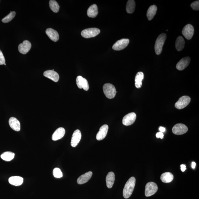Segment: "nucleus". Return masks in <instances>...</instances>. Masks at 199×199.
I'll return each mask as SVG.
<instances>
[{"label": "nucleus", "instance_id": "a878e982", "mask_svg": "<svg viewBox=\"0 0 199 199\" xmlns=\"http://www.w3.org/2000/svg\"><path fill=\"white\" fill-rule=\"evenodd\" d=\"M144 74L142 72H137L135 77V86L137 88H140L142 86V81L144 78Z\"/></svg>", "mask_w": 199, "mask_h": 199}, {"label": "nucleus", "instance_id": "6ab92c4d", "mask_svg": "<svg viewBox=\"0 0 199 199\" xmlns=\"http://www.w3.org/2000/svg\"><path fill=\"white\" fill-rule=\"evenodd\" d=\"M93 173L91 171L87 172L82 175L78 178L77 180V183L79 185H82V184L86 183L90 179L92 176Z\"/></svg>", "mask_w": 199, "mask_h": 199}, {"label": "nucleus", "instance_id": "f8f14e48", "mask_svg": "<svg viewBox=\"0 0 199 199\" xmlns=\"http://www.w3.org/2000/svg\"><path fill=\"white\" fill-rule=\"evenodd\" d=\"M31 47V44L30 42L28 40L23 41V43L19 45L18 46V51L20 53L26 54H27Z\"/></svg>", "mask_w": 199, "mask_h": 199}, {"label": "nucleus", "instance_id": "20e7f679", "mask_svg": "<svg viewBox=\"0 0 199 199\" xmlns=\"http://www.w3.org/2000/svg\"><path fill=\"white\" fill-rule=\"evenodd\" d=\"M100 32L99 29L92 28L84 30L81 32L82 36L84 38H89L98 36Z\"/></svg>", "mask_w": 199, "mask_h": 199}, {"label": "nucleus", "instance_id": "bb28decb", "mask_svg": "<svg viewBox=\"0 0 199 199\" xmlns=\"http://www.w3.org/2000/svg\"><path fill=\"white\" fill-rule=\"evenodd\" d=\"M185 41L183 37L178 36L176 42V48L177 51H180L183 49L185 47Z\"/></svg>", "mask_w": 199, "mask_h": 199}, {"label": "nucleus", "instance_id": "9d476101", "mask_svg": "<svg viewBox=\"0 0 199 199\" xmlns=\"http://www.w3.org/2000/svg\"><path fill=\"white\" fill-rule=\"evenodd\" d=\"M137 115L134 113H131L125 115L122 119V124L125 126L133 124L136 119Z\"/></svg>", "mask_w": 199, "mask_h": 199}, {"label": "nucleus", "instance_id": "cd10ccee", "mask_svg": "<svg viewBox=\"0 0 199 199\" xmlns=\"http://www.w3.org/2000/svg\"><path fill=\"white\" fill-rule=\"evenodd\" d=\"M135 2L133 0H129L126 5V11L128 14H131L135 11Z\"/></svg>", "mask_w": 199, "mask_h": 199}, {"label": "nucleus", "instance_id": "c9c22d12", "mask_svg": "<svg viewBox=\"0 0 199 199\" xmlns=\"http://www.w3.org/2000/svg\"><path fill=\"white\" fill-rule=\"evenodd\" d=\"M180 166H181V170L182 172H185L186 169V165H181Z\"/></svg>", "mask_w": 199, "mask_h": 199}, {"label": "nucleus", "instance_id": "473e14b6", "mask_svg": "<svg viewBox=\"0 0 199 199\" xmlns=\"http://www.w3.org/2000/svg\"><path fill=\"white\" fill-rule=\"evenodd\" d=\"M191 6L194 10H199V1H196L193 2L191 4Z\"/></svg>", "mask_w": 199, "mask_h": 199}, {"label": "nucleus", "instance_id": "7ed1b4c3", "mask_svg": "<svg viewBox=\"0 0 199 199\" xmlns=\"http://www.w3.org/2000/svg\"><path fill=\"white\" fill-rule=\"evenodd\" d=\"M103 90L105 95L109 99L114 98L116 95V89L114 86L111 84L106 83L104 85Z\"/></svg>", "mask_w": 199, "mask_h": 199}, {"label": "nucleus", "instance_id": "c756f323", "mask_svg": "<svg viewBox=\"0 0 199 199\" xmlns=\"http://www.w3.org/2000/svg\"><path fill=\"white\" fill-rule=\"evenodd\" d=\"M49 6L50 9L54 13L59 12V6L56 1L54 0H51L49 2Z\"/></svg>", "mask_w": 199, "mask_h": 199}, {"label": "nucleus", "instance_id": "f03ea898", "mask_svg": "<svg viewBox=\"0 0 199 199\" xmlns=\"http://www.w3.org/2000/svg\"><path fill=\"white\" fill-rule=\"evenodd\" d=\"M166 39V35L165 33H162L158 37L156 41L155 50L156 54L159 55L162 51L163 47Z\"/></svg>", "mask_w": 199, "mask_h": 199}, {"label": "nucleus", "instance_id": "39448f33", "mask_svg": "<svg viewBox=\"0 0 199 199\" xmlns=\"http://www.w3.org/2000/svg\"><path fill=\"white\" fill-rule=\"evenodd\" d=\"M191 98L188 96H185L180 98L175 104L176 109H181L185 108L190 103Z\"/></svg>", "mask_w": 199, "mask_h": 199}, {"label": "nucleus", "instance_id": "0eeeda50", "mask_svg": "<svg viewBox=\"0 0 199 199\" xmlns=\"http://www.w3.org/2000/svg\"><path fill=\"white\" fill-rule=\"evenodd\" d=\"M188 128L185 124L179 123L175 125L172 128V132L174 134L181 135L187 133Z\"/></svg>", "mask_w": 199, "mask_h": 199}, {"label": "nucleus", "instance_id": "393cba45", "mask_svg": "<svg viewBox=\"0 0 199 199\" xmlns=\"http://www.w3.org/2000/svg\"><path fill=\"white\" fill-rule=\"evenodd\" d=\"M173 175L170 172L163 173L161 177V181L164 183H170L173 180Z\"/></svg>", "mask_w": 199, "mask_h": 199}, {"label": "nucleus", "instance_id": "6e6552de", "mask_svg": "<svg viewBox=\"0 0 199 199\" xmlns=\"http://www.w3.org/2000/svg\"><path fill=\"white\" fill-rule=\"evenodd\" d=\"M129 40L128 39H122L119 40L113 45V49L116 51H120L124 49L129 44Z\"/></svg>", "mask_w": 199, "mask_h": 199}, {"label": "nucleus", "instance_id": "b1692460", "mask_svg": "<svg viewBox=\"0 0 199 199\" xmlns=\"http://www.w3.org/2000/svg\"><path fill=\"white\" fill-rule=\"evenodd\" d=\"M157 7L155 5H152L149 8L146 14L149 20L150 21L153 19L157 13Z\"/></svg>", "mask_w": 199, "mask_h": 199}, {"label": "nucleus", "instance_id": "4c0bfd02", "mask_svg": "<svg viewBox=\"0 0 199 199\" xmlns=\"http://www.w3.org/2000/svg\"><path fill=\"white\" fill-rule=\"evenodd\" d=\"M196 166V163H195V162H193L192 164H191V167H192V168L193 169H194Z\"/></svg>", "mask_w": 199, "mask_h": 199}, {"label": "nucleus", "instance_id": "72a5a7b5", "mask_svg": "<svg viewBox=\"0 0 199 199\" xmlns=\"http://www.w3.org/2000/svg\"><path fill=\"white\" fill-rule=\"evenodd\" d=\"M5 64V57L4 56L2 52L0 50V65H2Z\"/></svg>", "mask_w": 199, "mask_h": 199}, {"label": "nucleus", "instance_id": "f3484780", "mask_svg": "<svg viewBox=\"0 0 199 199\" xmlns=\"http://www.w3.org/2000/svg\"><path fill=\"white\" fill-rule=\"evenodd\" d=\"M65 133L66 130L64 128L60 127L58 128L52 135V139L54 141L59 140L64 137Z\"/></svg>", "mask_w": 199, "mask_h": 199}, {"label": "nucleus", "instance_id": "2eb2a0df", "mask_svg": "<svg viewBox=\"0 0 199 199\" xmlns=\"http://www.w3.org/2000/svg\"><path fill=\"white\" fill-rule=\"evenodd\" d=\"M191 59L189 57H186L181 59L176 65V68L178 70H185L189 65Z\"/></svg>", "mask_w": 199, "mask_h": 199}, {"label": "nucleus", "instance_id": "a211bd4d", "mask_svg": "<svg viewBox=\"0 0 199 199\" xmlns=\"http://www.w3.org/2000/svg\"><path fill=\"white\" fill-rule=\"evenodd\" d=\"M49 38L54 42H57L59 39V35L57 31L51 28H48L46 31Z\"/></svg>", "mask_w": 199, "mask_h": 199}, {"label": "nucleus", "instance_id": "412c9836", "mask_svg": "<svg viewBox=\"0 0 199 199\" xmlns=\"http://www.w3.org/2000/svg\"><path fill=\"white\" fill-rule=\"evenodd\" d=\"M9 182L11 185L17 186L23 184V178L20 176H12L9 178Z\"/></svg>", "mask_w": 199, "mask_h": 199}, {"label": "nucleus", "instance_id": "aec40b11", "mask_svg": "<svg viewBox=\"0 0 199 199\" xmlns=\"http://www.w3.org/2000/svg\"><path fill=\"white\" fill-rule=\"evenodd\" d=\"M9 125L12 129L16 131H19L20 130V124L19 121L14 117L9 119Z\"/></svg>", "mask_w": 199, "mask_h": 199}, {"label": "nucleus", "instance_id": "f257e3e1", "mask_svg": "<svg viewBox=\"0 0 199 199\" xmlns=\"http://www.w3.org/2000/svg\"><path fill=\"white\" fill-rule=\"evenodd\" d=\"M136 183L135 178L133 177L130 178L126 182L123 191V196L125 198L130 197L133 194Z\"/></svg>", "mask_w": 199, "mask_h": 199}, {"label": "nucleus", "instance_id": "2f4dec72", "mask_svg": "<svg viewBox=\"0 0 199 199\" xmlns=\"http://www.w3.org/2000/svg\"><path fill=\"white\" fill-rule=\"evenodd\" d=\"M53 175L54 177L57 178H60L63 176V174L60 169L55 168L53 170Z\"/></svg>", "mask_w": 199, "mask_h": 199}, {"label": "nucleus", "instance_id": "7c9ffc66", "mask_svg": "<svg viewBox=\"0 0 199 199\" xmlns=\"http://www.w3.org/2000/svg\"><path fill=\"white\" fill-rule=\"evenodd\" d=\"M16 14V13L14 11L10 12V14L3 18L2 20V22L4 23H9L15 17Z\"/></svg>", "mask_w": 199, "mask_h": 199}, {"label": "nucleus", "instance_id": "58836bf2", "mask_svg": "<svg viewBox=\"0 0 199 199\" xmlns=\"http://www.w3.org/2000/svg\"><path fill=\"white\" fill-rule=\"evenodd\" d=\"M4 65H5V66H6V64H5Z\"/></svg>", "mask_w": 199, "mask_h": 199}, {"label": "nucleus", "instance_id": "f704fd0d", "mask_svg": "<svg viewBox=\"0 0 199 199\" xmlns=\"http://www.w3.org/2000/svg\"><path fill=\"white\" fill-rule=\"evenodd\" d=\"M156 137H157V138H160L161 139L163 138L164 137V134L163 133L160 132L159 133H157L156 134Z\"/></svg>", "mask_w": 199, "mask_h": 199}, {"label": "nucleus", "instance_id": "ddd939ff", "mask_svg": "<svg viewBox=\"0 0 199 199\" xmlns=\"http://www.w3.org/2000/svg\"><path fill=\"white\" fill-rule=\"evenodd\" d=\"M82 134L81 132L79 129L75 130L72 135L71 145L73 147H75L78 144L81 139Z\"/></svg>", "mask_w": 199, "mask_h": 199}, {"label": "nucleus", "instance_id": "4be33fe9", "mask_svg": "<svg viewBox=\"0 0 199 199\" xmlns=\"http://www.w3.org/2000/svg\"><path fill=\"white\" fill-rule=\"evenodd\" d=\"M98 14V7L96 4L91 5L87 10V16L90 18H95L97 16Z\"/></svg>", "mask_w": 199, "mask_h": 199}, {"label": "nucleus", "instance_id": "4468645a", "mask_svg": "<svg viewBox=\"0 0 199 199\" xmlns=\"http://www.w3.org/2000/svg\"><path fill=\"white\" fill-rule=\"evenodd\" d=\"M109 130V126L106 124L104 125L100 128L99 131L97 134L96 138L98 141L103 140L106 136Z\"/></svg>", "mask_w": 199, "mask_h": 199}, {"label": "nucleus", "instance_id": "1a4fd4ad", "mask_svg": "<svg viewBox=\"0 0 199 199\" xmlns=\"http://www.w3.org/2000/svg\"><path fill=\"white\" fill-rule=\"evenodd\" d=\"M194 32V28L190 24L186 25L182 30V34L187 40L192 38Z\"/></svg>", "mask_w": 199, "mask_h": 199}, {"label": "nucleus", "instance_id": "9b49d317", "mask_svg": "<svg viewBox=\"0 0 199 199\" xmlns=\"http://www.w3.org/2000/svg\"><path fill=\"white\" fill-rule=\"evenodd\" d=\"M77 86L79 89L83 88L85 91L88 90L89 86L87 80L81 76H78L76 79Z\"/></svg>", "mask_w": 199, "mask_h": 199}, {"label": "nucleus", "instance_id": "423d86ee", "mask_svg": "<svg viewBox=\"0 0 199 199\" xmlns=\"http://www.w3.org/2000/svg\"><path fill=\"white\" fill-rule=\"evenodd\" d=\"M158 190L157 185L153 182L146 184L145 189V195L147 197H150L157 193Z\"/></svg>", "mask_w": 199, "mask_h": 199}, {"label": "nucleus", "instance_id": "e433bc0d", "mask_svg": "<svg viewBox=\"0 0 199 199\" xmlns=\"http://www.w3.org/2000/svg\"><path fill=\"white\" fill-rule=\"evenodd\" d=\"M159 130L160 132H161V133H163V132H165V128L162 127V126H160Z\"/></svg>", "mask_w": 199, "mask_h": 199}, {"label": "nucleus", "instance_id": "dca6fc26", "mask_svg": "<svg viewBox=\"0 0 199 199\" xmlns=\"http://www.w3.org/2000/svg\"><path fill=\"white\" fill-rule=\"evenodd\" d=\"M44 76L54 82H57L59 78V74L53 70H47L44 72Z\"/></svg>", "mask_w": 199, "mask_h": 199}, {"label": "nucleus", "instance_id": "5701e85b", "mask_svg": "<svg viewBox=\"0 0 199 199\" xmlns=\"http://www.w3.org/2000/svg\"><path fill=\"white\" fill-rule=\"evenodd\" d=\"M115 181V174L113 172H109L108 173L106 178L107 187L111 189L113 186Z\"/></svg>", "mask_w": 199, "mask_h": 199}, {"label": "nucleus", "instance_id": "ea45409f", "mask_svg": "<svg viewBox=\"0 0 199 199\" xmlns=\"http://www.w3.org/2000/svg\"></svg>", "mask_w": 199, "mask_h": 199}, {"label": "nucleus", "instance_id": "c85d7f7f", "mask_svg": "<svg viewBox=\"0 0 199 199\" xmlns=\"http://www.w3.org/2000/svg\"><path fill=\"white\" fill-rule=\"evenodd\" d=\"M14 156L15 154L12 152H6L2 154L1 157L4 161H9L14 159Z\"/></svg>", "mask_w": 199, "mask_h": 199}]
</instances>
